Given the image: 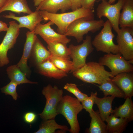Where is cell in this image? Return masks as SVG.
I'll use <instances>...</instances> for the list:
<instances>
[{"instance_id": "cell-1", "label": "cell", "mask_w": 133, "mask_h": 133, "mask_svg": "<svg viewBox=\"0 0 133 133\" xmlns=\"http://www.w3.org/2000/svg\"><path fill=\"white\" fill-rule=\"evenodd\" d=\"M39 11L44 20L52 21L57 27L58 33L63 35L65 34L68 26L75 20L83 18L91 19L94 18L93 10L83 7L71 12L60 14Z\"/></svg>"}, {"instance_id": "cell-2", "label": "cell", "mask_w": 133, "mask_h": 133, "mask_svg": "<svg viewBox=\"0 0 133 133\" xmlns=\"http://www.w3.org/2000/svg\"><path fill=\"white\" fill-rule=\"evenodd\" d=\"M83 109L82 104L77 98L66 95L63 96L57 107L58 114L62 115L69 124L68 131L71 133H79L80 128L78 115Z\"/></svg>"}, {"instance_id": "cell-3", "label": "cell", "mask_w": 133, "mask_h": 133, "mask_svg": "<svg viewBox=\"0 0 133 133\" xmlns=\"http://www.w3.org/2000/svg\"><path fill=\"white\" fill-rule=\"evenodd\" d=\"M72 73L74 77L84 82L99 85L114 77L111 72L105 70L104 66L93 62L86 63Z\"/></svg>"}, {"instance_id": "cell-4", "label": "cell", "mask_w": 133, "mask_h": 133, "mask_svg": "<svg viewBox=\"0 0 133 133\" xmlns=\"http://www.w3.org/2000/svg\"><path fill=\"white\" fill-rule=\"evenodd\" d=\"M103 20H94L86 18L77 19L68 26L65 35L74 37L78 43L83 40V36L89 32L94 33L103 26Z\"/></svg>"}, {"instance_id": "cell-5", "label": "cell", "mask_w": 133, "mask_h": 133, "mask_svg": "<svg viewBox=\"0 0 133 133\" xmlns=\"http://www.w3.org/2000/svg\"><path fill=\"white\" fill-rule=\"evenodd\" d=\"M63 91L56 85L52 86L48 84L44 87L42 91V94L46 99V102L42 112L39 114L44 120L55 119L58 114L57 107L62 99Z\"/></svg>"}, {"instance_id": "cell-6", "label": "cell", "mask_w": 133, "mask_h": 133, "mask_svg": "<svg viewBox=\"0 0 133 133\" xmlns=\"http://www.w3.org/2000/svg\"><path fill=\"white\" fill-rule=\"evenodd\" d=\"M103 27L101 31L92 41L93 46L97 51L107 53H120L118 45L113 42L115 35L113 33L112 25L108 20L104 22Z\"/></svg>"}, {"instance_id": "cell-7", "label": "cell", "mask_w": 133, "mask_h": 133, "mask_svg": "<svg viewBox=\"0 0 133 133\" xmlns=\"http://www.w3.org/2000/svg\"><path fill=\"white\" fill-rule=\"evenodd\" d=\"M69 56L72 60V67L70 73L81 68L86 64L87 57L93 51V47L91 36L87 35L81 44L74 45L71 44L68 47Z\"/></svg>"}, {"instance_id": "cell-8", "label": "cell", "mask_w": 133, "mask_h": 133, "mask_svg": "<svg viewBox=\"0 0 133 133\" xmlns=\"http://www.w3.org/2000/svg\"><path fill=\"white\" fill-rule=\"evenodd\" d=\"M125 0H118L114 4L109 3L107 0L101 1L96 9L98 18L101 19L105 17L110 22L112 28L117 33L119 31V20L120 11L122 9Z\"/></svg>"}, {"instance_id": "cell-9", "label": "cell", "mask_w": 133, "mask_h": 133, "mask_svg": "<svg viewBox=\"0 0 133 133\" xmlns=\"http://www.w3.org/2000/svg\"><path fill=\"white\" fill-rule=\"evenodd\" d=\"M99 63L102 66L108 67L113 77L121 73L132 72L133 71L132 64L120 53H107L99 59Z\"/></svg>"}, {"instance_id": "cell-10", "label": "cell", "mask_w": 133, "mask_h": 133, "mask_svg": "<svg viewBox=\"0 0 133 133\" xmlns=\"http://www.w3.org/2000/svg\"><path fill=\"white\" fill-rule=\"evenodd\" d=\"M6 34L0 44V66L2 67L7 65L9 60L7 56L9 50L13 48L16 42L19 33L20 28L15 21L9 22Z\"/></svg>"}, {"instance_id": "cell-11", "label": "cell", "mask_w": 133, "mask_h": 133, "mask_svg": "<svg viewBox=\"0 0 133 133\" xmlns=\"http://www.w3.org/2000/svg\"><path fill=\"white\" fill-rule=\"evenodd\" d=\"M116 42L119 52L126 60L133 63V29L121 28L117 33Z\"/></svg>"}, {"instance_id": "cell-12", "label": "cell", "mask_w": 133, "mask_h": 133, "mask_svg": "<svg viewBox=\"0 0 133 133\" xmlns=\"http://www.w3.org/2000/svg\"><path fill=\"white\" fill-rule=\"evenodd\" d=\"M54 24L51 21L44 24L40 23L36 26L34 33L36 35L40 36L46 43L57 41L67 44L69 43L71 40L67 36L56 32L51 28V26Z\"/></svg>"}, {"instance_id": "cell-13", "label": "cell", "mask_w": 133, "mask_h": 133, "mask_svg": "<svg viewBox=\"0 0 133 133\" xmlns=\"http://www.w3.org/2000/svg\"><path fill=\"white\" fill-rule=\"evenodd\" d=\"M3 17L6 18H11L19 22V27L27 28L30 31H34L36 26L44 20L39 10H35L34 12L28 15L21 17L16 16L13 13L10 12L8 15Z\"/></svg>"}, {"instance_id": "cell-14", "label": "cell", "mask_w": 133, "mask_h": 133, "mask_svg": "<svg viewBox=\"0 0 133 133\" xmlns=\"http://www.w3.org/2000/svg\"><path fill=\"white\" fill-rule=\"evenodd\" d=\"M26 35V39L22 55L17 65L26 76H28L30 71L28 66L27 61L32 53L34 42L37 37L34 31H27Z\"/></svg>"}, {"instance_id": "cell-15", "label": "cell", "mask_w": 133, "mask_h": 133, "mask_svg": "<svg viewBox=\"0 0 133 133\" xmlns=\"http://www.w3.org/2000/svg\"><path fill=\"white\" fill-rule=\"evenodd\" d=\"M71 5L70 0H44L36 10L44 11L52 14L57 13L60 10L63 13L71 9Z\"/></svg>"}, {"instance_id": "cell-16", "label": "cell", "mask_w": 133, "mask_h": 133, "mask_svg": "<svg viewBox=\"0 0 133 133\" xmlns=\"http://www.w3.org/2000/svg\"><path fill=\"white\" fill-rule=\"evenodd\" d=\"M132 72H123L113 77L112 81L124 92L125 99L133 96V75Z\"/></svg>"}, {"instance_id": "cell-17", "label": "cell", "mask_w": 133, "mask_h": 133, "mask_svg": "<svg viewBox=\"0 0 133 133\" xmlns=\"http://www.w3.org/2000/svg\"><path fill=\"white\" fill-rule=\"evenodd\" d=\"M37 65L39 73L50 78L60 79L67 77V73L56 67L49 59Z\"/></svg>"}, {"instance_id": "cell-18", "label": "cell", "mask_w": 133, "mask_h": 133, "mask_svg": "<svg viewBox=\"0 0 133 133\" xmlns=\"http://www.w3.org/2000/svg\"><path fill=\"white\" fill-rule=\"evenodd\" d=\"M6 11L18 14L22 13L28 14L33 12L29 7L27 0H6L0 9V14Z\"/></svg>"}, {"instance_id": "cell-19", "label": "cell", "mask_w": 133, "mask_h": 133, "mask_svg": "<svg viewBox=\"0 0 133 133\" xmlns=\"http://www.w3.org/2000/svg\"><path fill=\"white\" fill-rule=\"evenodd\" d=\"M120 13L119 26L133 29V0H125Z\"/></svg>"}, {"instance_id": "cell-20", "label": "cell", "mask_w": 133, "mask_h": 133, "mask_svg": "<svg viewBox=\"0 0 133 133\" xmlns=\"http://www.w3.org/2000/svg\"><path fill=\"white\" fill-rule=\"evenodd\" d=\"M115 97L112 96H104L100 98L97 96L95 98L94 104H96L99 109L100 114L102 119L105 121L106 119L113 112L112 105L113 101Z\"/></svg>"}, {"instance_id": "cell-21", "label": "cell", "mask_w": 133, "mask_h": 133, "mask_svg": "<svg viewBox=\"0 0 133 133\" xmlns=\"http://www.w3.org/2000/svg\"><path fill=\"white\" fill-rule=\"evenodd\" d=\"M108 133H121L125 130L129 121L125 118L117 117L112 114L106 119Z\"/></svg>"}, {"instance_id": "cell-22", "label": "cell", "mask_w": 133, "mask_h": 133, "mask_svg": "<svg viewBox=\"0 0 133 133\" xmlns=\"http://www.w3.org/2000/svg\"><path fill=\"white\" fill-rule=\"evenodd\" d=\"M91 121L87 130L89 133H107V125L101 118L98 111L94 110L90 114Z\"/></svg>"}, {"instance_id": "cell-23", "label": "cell", "mask_w": 133, "mask_h": 133, "mask_svg": "<svg viewBox=\"0 0 133 133\" xmlns=\"http://www.w3.org/2000/svg\"><path fill=\"white\" fill-rule=\"evenodd\" d=\"M124 103L113 110V114L116 117L127 119L129 121L133 120V103L132 97H127Z\"/></svg>"}, {"instance_id": "cell-24", "label": "cell", "mask_w": 133, "mask_h": 133, "mask_svg": "<svg viewBox=\"0 0 133 133\" xmlns=\"http://www.w3.org/2000/svg\"><path fill=\"white\" fill-rule=\"evenodd\" d=\"M32 52L37 65L48 60L51 55L37 37L34 42Z\"/></svg>"}, {"instance_id": "cell-25", "label": "cell", "mask_w": 133, "mask_h": 133, "mask_svg": "<svg viewBox=\"0 0 133 133\" xmlns=\"http://www.w3.org/2000/svg\"><path fill=\"white\" fill-rule=\"evenodd\" d=\"M6 71L11 81L15 82L18 85L25 83H37V82L28 80L26 77V74L21 70L17 65L8 67L6 69Z\"/></svg>"}, {"instance_id": "cell-26", "label": "cell", "mask_w": 133, "mask_h": 133, "mask_svg": "<svg viewBox=\"0 0 133 133\" xmlns=\"http://www.w3.org/2000/svg\"><path fill=\"white\" fill-rule=\"evenodd\" d=\"M46 43L52 55L70 60V51L67 44L57 41L48 42Z\"/></svg>"}, {"instance_id": "cell-27", "label": "cell", "mask_w": 133, "mask_h": 133, "mask_svg": "<svg viewBox=\"0 0 133 133\" xmlns=\"http://www.w3.org/2000/svg\"><path fill=\"white\" fill-rule=\"evenodd\" d=\"M105 96L110 95L115 97L125 98V95L123 91L111 80V79L100 85H98Z\"/></svg>"}, {"instance_id": "cell-28", "label": "cell", "mask_w": 133, "mask_h": 133, "mask_svg": "<svg viewBox=\"0 0 133 133\" xmlns=\"http://www.w3.org/2000/svg\"><path fill=\"white\" fill-rule=\"evenodd\" d=\"M61 130L65 131H68L67 127L57 124L55 119L45 120L40 125L39 129L35 133H55L56 130Z\"/></svg>"}, {"instance_id": "cell-29", "label": "cell", "mask_w": 133, "mask_h": 133, "mask_svg": "<svg viewBox=\"0 0 133 133\" xmlns=\"http://www.w3.org/2000/svg\"><path fill=\"white\" fill-rule=\"evenodd\" d=\"M49 59L56 67L67 73L72 69V62L70 60L52 55Z\"/></svg>"}, {"instance_id": "cell-30", "label": "cell", "mask_w": 133, "mask_h": 133, "mask_svg": "<svg viewBox=\"0 0 133 133\" xmlns=\"http://www.w3.org/2000/svg\"><path fill=\"white\" fill-rule=\"evenodd\" d=\"M64 88L74 95L80 102H82L88 95L82 92L77 88V85L73 83H67L64 87Z\"/></svg>"}, {"instance_id": "cell-31", "label": "cell", "mask_w": 133, "mask_h": 133, "mask_svg": "<svg viewBox=\"0 0 133 133\" xmlns=\"http://www.w3.org/2000/svg\"><path fill=\"white\" fill-rule=\"evenodd\" d=\"M18 84L15 82H11L1 88V92L6 95H11L14 100H17L18 94L17 92L16 89Z\"/></svg>"}, {"instance_id": "cell-32", "label": "cell", "mask_w": 133, "mask_h": 133, "mask_svg": "<svg viewBox=\"0 0 133 133\" xmlns=\"http://www.w3.org/2000/svg\"><path fill=\"white\" fill-rule=\"evenodd\" d=\"M97 92H92L90 96L86 98L82 102L83 109L89 113H91L94 110L93 106L94 104V100L95 97L97 96Z\"/></svg>"}, {"instance_id": "cell-33", "label": "cell", "mask_w": 133, "mask_h": 133, "mask_svg": "<svg viewBox=\"0 0 133 133\" xmlns=\"http://www.w3.org/2000/svg\"><path fill=\"white\" fill-rule=\"evenodd\" d=\"M37 117L36 114L33 112H30L25 113L24 116V121L28 124H31L36 120Z\"/></svg>"}, {"instance_id": "cell-34", "label": "cell", "mask_w": 133, "mask_h": 133, "mask_svg": "<svg viewBox=\"0 0 133 133\" xmlns=\"http://www.w3.org/2000/svg\"><path fill=\"white\" fill-rule=\"evenodd\" d=\"M97 0H82V7L88 9H93L95 2ZM100 0L102 1L105 0Z\"/></svg>"}, {"instance_id": "cell-35", "label": "cell", "mask_w": 133, "mask_h": 133, "mask_svg": "<svg viewBox=\"0 0 133 133\" xmlns=\"http://www.w3.org/2000/svg\"><path fill=\"white\" fill-rule=\"evenodd\" d=\"M82 0H70L71 3V9L72 11H74L82 7Z\"/></svg>"}, {"instance_id": "cell-36", "label": "cell", "mask_w": 133, "mask_h": 133, "mask_svg": "<svg viewBox=\"0 0 133 133\" xmlns=\"http://www.w3.org/2000/svg\"><path fill=\"white\" fill-rule=\"evenodd\" d=\"M8 27L5 22L0 20V32L2 31H7Z\"/></svg>"}, {"instance_id": "cell-37", "label": "cell", "mask_w": 133, "mask_h": 133, "mask_svg": "<svg viewBox=\"0 0 133 133\" xmlns=\"http://www.w3.org/2000/svg\"><path fill=\"white\" fill-rule=\"evenodd\" d=\"M44 0H33L34 6L37 7Z\"/></svg>"}, {"instance_id": "cell-38", "label": "cell", "mask_w": 133, "mask_h": 133, "mask_svg": "<svg viewBox=\"0 0 133 133\" xmlns=\"http://www.w3.org/2000/svg\"><path fill=\"white\" fill-rule=\"evenodd\" d=\"M6 0H0V9L3 5Z\"/></svg>"}, {"instance_id": "cell-39", "label": "cell", "mask_w": 133, "mask_h": 133, "mask_svg": "<svg viewBox=\"0 0 133 133\" xmlns=\"http://www.w3.org/2000/svg\"><path fill=\"white\" fill-rule=\"evenodd\" d=\"M116 0H108V2L110 4H112L115 2Z\"/></svg>"}]
</instances>
